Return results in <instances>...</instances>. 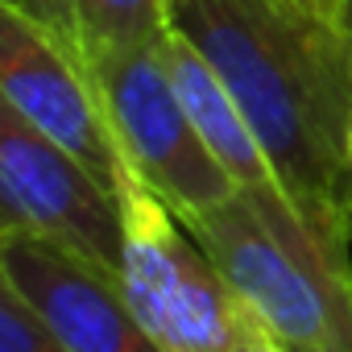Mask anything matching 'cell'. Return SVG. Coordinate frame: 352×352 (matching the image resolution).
I'll return each mask as SVG.
<instances>
[{"mask_svg": "<svg viewBox=\"0 0 352 352\" xmlns=\"http://www.w3.org/2000/svg\"><path fill=\"white\" fill-rule=\"evenodd\" d=\"M179 30L241 104L282 191L319 220H352V42L286 0H170Z\"/></svg>", "mask_w": 352, "mask_h": 352, "instance_id": "6da1fadb", "label": "cell"}, {"mask_svg": "<svg viewBox=\"0 0 352 352\" xmlns=\"http://www.w3.org/2000/svg\"><path fill=\"white\" fill-rule=\"evenodd\" d=\"M187 228L290 352H352V220H319L261 183L236 187Z\"/></svg>", "mask_w": 352, "mask_h": 352, "instance_id": "7a4b0ae2", "label": "cell"}, {"mask_svg": "<svg viewBox=\"0 0 352 352\" xmlns=\"http://www.w3.org/2000/svg\"><path fill=\"white\" fill-rule=\"evenodd\" d=\"M83 63L91 71L129 174L157 191L183 224L236 191L232 174L216 162V153L204 145L199 129L183 108V96L166 67L162 38L141 46L96 50L83 54Z\"/></svg>", "mask_w": 352, "mask_h": 352, "instance_id": "3957f363", "label": "cell"}, {"mask_svg": "<svg viewBox=\"0 0 352 352\" xmlns=\"http://www.w3.org/2000/svg\"><path fill=\"white\" fill-rule=\"evenodd\" d=\"M124 261L120 290L166 352H224L249 307L208 249L137 174L120 183Z\"/></svg>", "mask_w": 352, "mask_h": 352, "instance_id": "277c9868", "label": "cell"}, {"mask_svg": "<svg viewBox=\"0 0 352 352\" xmlns=\"http://www.w3.org/2000/svg\"><path fill=\"white\" fill-rule=\"evenodd\" d=\"M0 232L38 236L112 278L124 261V204L96 170L0 100Z\"/></svg>", "mask_w": 352, "mask_h": 352, "instance_id": "5b68a950", "label": "cell"}, {"mask_svg": "<svg viewBox=\"0 0 352 352\" xmlns=\"http://www.w3.org/2000/svg\"><path fill=\"white\" fill-rule=\"evenodd\" d=\"M0 100L120 191L124 157L71 30L30 0L0 9Z\"/></svg>", "mask_w": 352, "mask_h": 352, "instance_id": "8992f818", "label": "cell"}, {"mask_svg": "<svg viewBox=\"0 0 352 352\" xmlns=\"http://www.w3.org/2000/svg\"><path fill=\"white\" fill-rule=\"evenodd\" d=\"M0 286H9L71 352H166L129 307L120 278L38 236L0 232Z\"/></svg>", "mask_w": 352, "mask_h": 352, "instance_id": "52a82bcc", "label": "cell"}, {"mask_svg": "<svg viewBox=\"0 0 352 352\" xmlns=\"http://www.w3.org/2000/svg\"><path fill=\"white\" fill-rule=\"evenodd\" d=\"M162 50H166V67L174 75V87H179V96H183V108H187L191 124L199 129V137L216 153V162L232 174V183L236 187L278 183L274 170H270V157L261 153V145H257L245 112H241V104L224 87V79L216 75V67L179 30H174V25L166 30Z\"/></svg>", "mask_w": 352, "mask_h": 352, "instance_id": "ba28073f", "label": "cell"}, {"mask_svg": "<svg viewBox=\"0 0 352 352\" xmlns=\"http://www.w3.org/2000/svg\"><path fill=\"white\" fill-rule=\"evenodd\" d=\"M63 21L83 54L157 42L170 30V0H63Z\"/></svg>", "mask_w": 352, "mask_h": 352, "instance_id": "9c48e42d", "label": "cell"}, {"mask_svg": "<svg viewBox=\"0 0 352 352\" xmlns=\"http://www.w3.org/2000/svg\"><path fill=\"white\" fill-rule=\"evenodd\" d=\"M0 352H71V348H63L54 331L9 286H0Z\"/></svg>", "mask_w": 352, "mask_h": 352, "instance_id": "30bf717a", "label": "cell"}, {"mask_svg": "<svg viewBox=\"0 0 352 352\" xmlns=\"http://www.w3.org/2000/svg\"><path fill=\"white\" fill-rule=\"evenodd\" d=\"M224 352H290V348H286V340H278V336L249 311L245 323H241V331L232 336V344H228Z\"/></svg>", "mask_w": 352, "mask_h": 352, "instance_id": "8fae6325", "label": "cell"}, {"mask_svg": "<svg viewBox=\"0 0 352 352\" xmlns=\"http://www.w3.org/2000/svg\"><path fill=\"white\" fill-rule=\"evenodd\" d=\"M336 21H340V30L352 42V0H336Z\"/></svg>", "mask_w": 352, "mask_h": 352, "instance_id": "7c38bea8", "label": "cell"}, {"mask_svg": "<svg viewBox=\"0 0 352 352\" xmlns=\"http://www.w3.org/2000/svg\"><path fill=\"white\" fill-rule=\"evenodd\" d=\"M286 5H298V9H315V13L336 17V0H286Z\"/></svg>", "mask_w": 352, "mask_h": 352, "instance_id": "4fadbf2b", "label": "cell"}, {"mask_svg": "<svg viewBox=\"0 0 352 352\" xmlns=\"http://www.w3.org/2000/svg\"><path fill=\"white\" fill-rule=\"evenodd\" d=\"M30 5H34V9H42L46 17H54V21H63V0H30ZM63 25H67V21H63Z\"/></svg>", "mask_w": 352, "mask_h": 352, "instance_id": "5bb4252c", "label": "cell"}]
</instances>
